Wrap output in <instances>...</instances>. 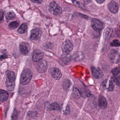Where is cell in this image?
<instances>
[{
  "label": "cell",
  "instance_id": "obj_1",
  "mask_svg": "<svg viewBox=\"0 0 120 120\" xmlns=\"http://www.w3.org/2000/svg\"><path fill=\"white\" fill-rule=\"evenodd\" d=\"M32 73L29 69H26L22 71L20 76V82L21 84L25 85L29 84L31 79Z\"/></svg>",
  "mask_w": 120,
  "mask_h": 120
},
{
  "label": "cell",
  "instance_id": "obj_2",
  "mask_svg": "<svg viewBox=\"0 0 120 120\" xmlns=\"http://www.w3.org/2000/svg\"><path fill=\"white\" fill-rule=\"evenodd\" d=\"M49 10L51 13L54 15H57L61 14L62 8L55 1H52L50 3Z\"/></svg>",
  "mask_w": 120,
  "mask_h": 120
},
{
  "label": "cell",
  "instance_id": "obj_3",
  "mask_svg": "<svg viewBox=\"0 0 120 120\" xmlns=\"http://www.w3.org/2000/svg\"><path fill=\"white\" fill-rule=\"evenodd\" d=\"M48 68L47 62L44 60H41L37 62L36 68L38 72L41 73H44L46 71Z\"/></svg>",
  "mask_w": 120,
  "mask_h": 120
},
{
  "label": "cell",
  "instance_id": "obj_4",
  "mask_svg": "<svg viewBox=\"0 0 120 120\" xmlns=\"http://www.w3.org/2000/svg\"><path fill=\"white\" fill-rule=\"evenodd\" d=\"M91 25L93 29L96 31H101L104 27V24L96 19H92Z\"/></svg>",
  "mask_w": 120,
  "mask_h": 120
},
{
  "label": "cell",
  "instance_id": "obj_5",
  "mask_svg": "<svg viewBox=\"0 0 120 120\" xmlns=\"http://www.w3.org/2000/svg\"><path fill=\"white\" fill-rule=\"evenodd\" d=\"M73 45L70 41H66L63 43L61 46L62 51L65 53H68L73 49Z\"/></svg>",
  "mask_w": 120,
  "mask_h": 120
},
{
  "label": "cell",
  "instance_id": "obj_6",
  "mask_svg": "<svg viewBox=\"0 0 120 120\" xmlns=\"http://www.w3.org/2000/svg\"><path fill=\"white\" fill-rule=\"evenodd\" d=\"M20 50L22 54L24 55H27L29 53L31 49L30 45L28 43L22 42L19 45Z\"/></svg>",
  "mask_w": 120,
  "mask_h": 120
},
{
  "label": "cell",
  "instance_id": "obj_7",
  "mask_svg": "<svg viewBox=\"0 0 120 120\" xmlns=\"http://www.w3.org/2000/svg\"><path fill=\"white\" fill-rule=\"evenodd\" d=\"M92 76L96 79H101L103 76V73L102 71L99 68L92 67L91 68Z\"/></svg>",
  "mask_w": 120,
  "mask_h": 120
},
{
  "label": "cell",
  "instance_id": "obj_8",
  "mask_svg": "<svg viewBox=\"0 0 120 120\" xmlns=\"http://www.w3.org/2000/svg\"><path fill=\"white\" fill-rule=\"evenodd\" d=\"M41 30L39 29H34L31 30V32L30 38L31 40H38L41 38Z\"/></svg>",
  "mask_w": 120,
  "mask_h": 120
},
{
  "label": "cell",
  "instance_id": "obj_9",
  "mask_svg": "<svg viewBox=\"0 0 120 120\" xmlns=\"http://www.w3.org/2000/svg\"><path fill=\"white\" fill-rule=\"evenodd\" d=\"M43 57V52L39 49H37L33 53L32 60L35 62H38L42 60Z\"/></svg>",
  "mask_w": 120,
  "mask_h": 120
},
{
  "label": "cell",
  "instance_id": "obj_10",
  "mask_svg": "<svg viewBox=\"0 0 120 120\" xmlns=\"http://www.w3.org/2000/svg\"><path fill=\"white\" fill-rule=\"evenodd\" d=\"M50 72L51 75L55 79L58 80L60 79L62 77V73L59 68H53L51 69Z\"/></svg>",
  "mask_w": 120,
  "mask_h": 120
},
{
  "label": "cell",
  "instance_id": "obj_11",
  "mask_svg": "<svg viewBox=\"0 0 120 120\" xmlns=\"http://www.w3.org/2000/svg\"><path fill=\"white\" fill-rule=\"evenodd\" d=\"M108 8L110 11L114 14L117 13L119 10V5L114 1H111L109 4Z\"/></svg>",
  "mask_w": 120,
  "mask_h": 120
},
{
  "label": "cell",
  "instance_id": "obj_12",
  "mask_svg": "<svg viewBox=\"0 0 120 120\" xmlns=\"http://www.w3.org/2000/svg\"><path fill=\"white\" fill-rule=\"evenodd\" d=\"M102 85L104 89L109 91H112L114 89V86L113 82L111 81H108L107 80L104 81L102 82Z\"/></svg>",
  "mask_w": 120,
  "mask_h": 120
},
{
  "label": "cell",
  "instance_id": "obj_13",
  "mask_svg": "<svg viewBox=\"0 0 120 120\" xmlns=\"http://www.w3.org/2000/svg\"><path fill=\"white\" fill-rule=\"evenodd\" d=\"M99 106L101 109H105L108 105V102L105 97L103 95H100L98 98Z\"/></svg>",
  "mask_w": 120,
  "mask_h": 120
},
{
  "label": "cell",
  "instance_id": "obj_14",
  "mask_svg": "<svg viewBox=\"0 0 120 120\" xmlns=\"http://www.w3.org/2000/svg\"><path fill=\"white\" fill-rule=\"evenodd\" d=\"M113 33L112 29L110 27L106 28L104 32V37L106 40H109L110 38Z\"/></svg>",
  "mask_w": 120,
  "mask_h": 120
},
{
  "label": "cell",
  "instance_id": "obj_15",
  "mask_svg": "<svg viewBox=\"0 0 120 120\" xmlns=\"http://www.w3.org/2000/svg\"><path fill=\"white\" fill-rule=\"evenodd\" d=\"M6 75L7 77L6 79L11 82H15V75L12 71L7 70L6 72Z\"/></svg>",
  "mask_w": 120,
  "mask_h": 120
},
{
  "label": "cell",
  "instance_id": "obj_16",
  "mask_svg": "<svg viewBox=\"0 0 120 120\" xmlns=\"http://www.w3.org/2000/svg\"><path fill=\"white\" fill-rule=\"evenodd\" d=\"M7 89L8 91H12L15 89V82H11L6 79V82Z\"/></svg>",
  "mask_w": 120,
  "mask_h": 120
},
{
  "label": "cell",
  "instance_id": "obj_17",
  "mask_svg": "<svg viewBox=\"0 0 120 120\" xmlns=\"http://www.w3.org/2000/svg\"><path fill=\"white\" fill-rule=\"evenodd\" d=\"M8 94L5 91H0V101L3 102L5 101L8 98Z\"/></svg>",
  "mask_w": 120,
  "mask_h": 120
},
{
  "label": "cell",
  "instance_id": "obj_18",
  "mask_svg": "<svg viewBox=\"0 0 120 120\" xmlns=\"http://www.w3.org/2000/svg\"><path fill=\"white\" fill-rule=\"evenodd\" d=\"M27 29V25L26 23H24L18 30V32L20 34H23L26 32Z\"/></svg>",
  "mask_w": 120,
  "mask_h": 120
},
{
  "label": "cell",
  "instance_id": "obj_19",
  "mask_svg": "<svg viewBox=\"0 0 120 120\" xmlns=\"http://www.w3.org/2000/svg\"><path fill=\"white\" fill-rule=\"evenodd\" d=\"M15 14L12 11H8L6 14L5 17L7 20H10L15 18Z\"/></svg>",
  "mask_w": 120,
  "mask_h": 120
},
{
  "label": "cell",
  "instance_id": "obj_20",
  "mask_svg": "<svg viewBox=\"0 0 120 120\" xmlns=\"http://www.w3.org/2000/svg\"><path fill=\"white\" fill-rule=\"evenodd\" d=\"M49 109L51 110L58 111L60 109L59 105L56 103H53L49 105Z\"/></svg>",
  "mask_w": 120,
  "mask_h": 120
},
{
  "label": "cell",
  "instance_id": "obj_21",
  "mask_svg": "<svg viewBox=\"0 0 120 120\" xmlns=\"http://www.w3.org/2000/svg\"><path fill=\"white\" fill-rule=\"evenodd\" d=\"M72 95L73 97L75 98H79L81 96V94L79 91L76 88H74L73 91Z\"/></svg>",
  "mask_w": 120,
  "mask_h": 120
},
{
  "label": "cell",
  "instance_id": "obj_22",
  "mask_svg": "<svg viewBox=\"0 0 120 120\" xmlns=\"http://www.w3.org/2000/svg\"><path fill=\"white\" fill-rule=\"evenodd\" d=\"M19 23L17 21H13L10 22L8 24V27L11 30L15 29L18 26Z\"/></svg>",
  "mask_w": 120,
  "mask_h": 120
},
{
  "label": "cell",
  "instance_id": "obj_23",
  "mask_svg": "<svg viewBox=\"0 0 120 120\" xmlns=\"http://www.w3.org/2000/svg\"><path fill=\"white\" fill-rule=\"evenodd\" d=\"M111 72L114 75H118L120 73V66L113 68L111 70Z\"/></svg>",
  "mask_w": 120,
  "mask_h": 120
},
{
  "label": "cell",
  "instance_id": "obj_24",
  "mask_svg": "<svg viewBox=\"0 0 120 120\" xmlns=\"http://www.w3.org/2000/svg\"><path fill=\"white\" fill-rule=\"evenodd\" d=\"M111 46L112 47H118L120 46V43L119 40L115 39L111 43Z\"/></svg>",
  "mask_w": 120,
  "mask_h": 120
},
{
  "label": "cell",
  "instance_id": "obj_25",
  "mask_svg": "<svg viewBox=\"0 0 120 120\" xmlns=\"http://www.w3.org/2000/svg\"><path fill=\"white\" fill-rule=\"evenodd\" d=\"M70 82L69 81V80H66L64 82L63 86L65 90H67L70 88V86H71Z\"/></svg>",
  "mask_w": 120,
  "mask_h": 120
},
{
  "label": "cell",
  "instance_id": "obj_26",
  "mask_svg": "<svg viewBox=\"0 0 120 120\" xmlns=\"http://www.w3.org/2000/svg\"><path fill=\"white\" fill-rule=\"evenodd\" d=\"M4 14L3 12L1 10H0V23H2L4 20Z\"/></svg>",
  "mask_w": 120,
  "mask_h": 120
},
{
  "label": "cell",
  "instance_id": "obj_27",
  "mask_svg": "<svg viewBox=\"0 0 120 120\" xmlns=\"http://www.w3.org/2000/svg\"><path fill=\"white\" fill-rule=\"evenodd\" d=\"M116 32L118 36L120 38V25L116 28Z\"/></svg>",
  "mask_w": 120,
  "mask_h": 120
},
{
  "label": "cell",
  "instance_id": "obj_28",
  "mask_svg": "<svg viewBox=\"0 0 120 120\" xmlns=\"http://www.w3.org/2000/svg\"><path fill=\"white\" fill-rule=\"evenodd\" d=\"M30 0L33 3L41 4L43 2V0Z\"/></svg>",
  "mask_w": 120,
  "mask_h": 120
},
{
  "label": "cell",
  "instance_id": "obj_29",
  "mask_svg": "<svg viewBox=\"0 0 120 120\" xmlns=\"http://www.w3.org/2000/svg\"><path fill=\"white\" fill-rule=\"evenodd\" d=\"M7 56H6L5 54H4V55H2L0 57V60H4V59H5L6 58H7Z\"/></svg>",
  "mask_w": 120,
  "mask_h": 120
},
{
  "label": "cell",
  "instance_id": "obj_30",
  "mask_svg": "<svg viewBox=\"0 0 120 120\" xmlns=\"http://www.w3.org/2000/svg\"><path fill=\"white\" fill-rule=\"evenodd\" d=\"M105 0H96V2L98 3L99 4H102L105 1Z\"/></svg>",
  "mask_w": 120,
  "mask_h": 120
},
{
  "label": "cell",
  "instance_id": "obj_31",
  "mask_svg": "<svg viewBox=\"0 0 120 120\" xmlns=\"http://www.w3.org/2000/svg\"><path fill=\"white\" fill-rule=\"evenodd\" d=\"M84 3L85 4H87L90 3L91 2V0H83Z\"/></svg>",
  "mask_w": 120,
  "mask_h": 120
},
{
  "label": "cell",
  "instance_id": "obj_32",
  "mask_svg": "<svg viewBox=\"0 0 120 120\" xmlns=\"http://www.w3.org/2000/svg\"><path fill=\"white\" fill-rule=\"evenodd\" d=\"M117 79L118 81H119V82L120 83V75L117 78Z\"/></svg>",
  "mask_w": 120,
  "mask_h": 120
},
{
  "label": "cell",
  "instance_id": "obj_33",
  "mask_svg": "<svg viewBox=\"0 0 120 120\" xmlns=\"http://www.w3.org/2000/svg\"></svg>",
  "mask_w": 120,
  "mask_h": 120
}]
</instances>
